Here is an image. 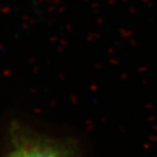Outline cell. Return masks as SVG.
Instances as JSON below:
<instances>
[{"mask_svg": "<svg viewBox=\"0 0 157 157\" xmlns=\"http://www.w3.org/2000/svg\"><path fill=\"white\" fill-rule=\"evenodd\" d=\"M1 157H78V150L68 139L44 134L17 122L8 130Z\"/></svg>", "mask_w": 157, "mask_h": 157, "instance_id": "obj_1", "label": "cell"}]
</instances>
